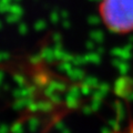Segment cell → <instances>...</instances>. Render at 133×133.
<instances>
[{
    "label": "cell",
    "mask_w": 133,
    "mask_h": 133,
    "mask_svg": "<svg viewBox=\"0 0 133 133\" xmlns=\"http://www.w3.org/2000/svg\"><path fill=\"white\" fill-rule=\"evenodd\" d=\"M97 12L102 26L112 35H133V0H99Z\"/></svg>",
    "instance_id": "cell-1"
}]
</instances>
